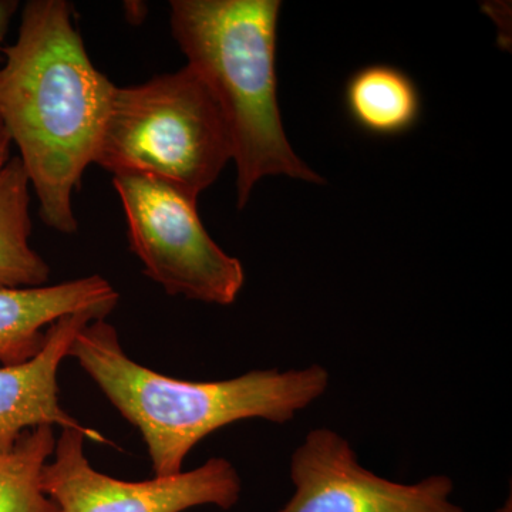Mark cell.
Here are the masks:
<instances>
[{
    "label": "cell",
    "mask_w": 512,
    "mask_h": 512,
    "mask_svg": "<svg viewBox=\"0 0 512 512\" xmlns=\"http://www.w3.org/2000/svg\"><path fill=\"white\" fill-rule=\"evenodd\" d=\"M0 117L47 227L79 229L74 190L96 163L117 86L94 67L64 0H30L19 35L3 47Z\"/></svg>",
    "instance_id": "obj_1"
},
{
    "label": "cell",
    "mask_w": 512,
    "mask_h": 512,
    "mask_svg": "<svg viewBox=\"0 0 512 512\" xmlns=\"http://www.w3.org/2000/svg\"><path fill=\"white\" fill-rule=\"evenodd\" d=\"M69 357L140 431L154 477L183 473L192 448L228 424L251 419L288 423L326 393L330 380L320 365L251 370L220 382L174 379L134 362L106 319L80 330Z\"/></svg>",
    "instance_id": "obj_2"
},
{
    "label": "cell",
    "mask_w": 512,
    "mask_h": 512,
    "mask_svg": "<svg viewBox=\"0 0 512 512\" xmlns=\"http://www.w3.org/2000/svg\"><path fill=\"white\" fill-rule=\"evenodd\" d=\"M171 29L188 64L210 87L231 134L238 208L271 175L323 184L292 150L276 96L279 0H174Z\"/></svg>",
    "instance_id": "obj_3"
},
{
    "label": "cell",
    "mask_w": 512,
    "mask_h": 512,
    "mask_svg": "<svg viewBox=\"0 0 512 512\" xmlns=\"http://www.w3.org/2000/svg\"><path fill=\"white\" fill-rule=\"evenodd\" d=\"M234 156L220 104L185 66L150 82L116 87L96 164L140 174L198 200Z\"/></svg>",
    "instance_id": "obj_4"
},
{
    "label": "cell",
    "mask_w": 512,
    "mask_h": 512,
    "mask_svg": "<svg viewBox=\"0 0 512 512\" xmlns=\"http://www.w3.org/2000/svg\"><path fill=\"white\" fill-rule=\"evenodd\" d=\"M113 185L144 275L168 295L221 306L237 301L244 266L208 234L195 198L147 175H114Z\"/></svg>",
    "instance_id": "obj_5"
},
{
    "label": "cell",
    "mask_w": 512,
    "mask_h": 512,
    "mask_svg": "<svg viewBox=\"0 0 512 512\" xmlns=\"http://www.w3.org/2000/svg\"><path fill=\"white\" fill-rule=\"evenodd\" d=\"M86 440L82 430L62 429L53 460L43 468V491L59 512H184L202 505L231 510L241 498V477L227 458H211L178 476L124 481L90 466Z\"/></svg>",
    "instance_id": "obj_6"
},
{
    "label": "cell",
    "mask_w": 512,
    "mask_h": 512,
    "mask_svg": "<svg viewBox=\"0 0 512 512\" xmlns=\"http://www.w3.org/2000/svg\"><path fill=\"white\" fill-rule=\"evenodd\" d=\"M295 493L278 512H466L454 503V481L433 474L402 484L360 464L348 439L329 427L306 434L289 463Z\"/></svg>",
    "instance_id": "obj_7"
},
{
    "label": "cell",
    "mask_w": 512,
    "mask_h": 512,
    "mask_svg": "<svg viewBox=\"0 0 512 512\" xmlns=\"http://www.w3.org/2000/svg\"><path fill=\"white\" fill-rule=\"evenodd\" d=\"M106 316L99 311L63 316L47 329L39 355L20 365L0 367V456L9 453L26 431L40 426L82 430L96 443L113 444L63 410L57 384L59 367L69 357L80 330Z\"/></svg>",
    "instance_id": "obj_8"
},
{
    "label": "cell",
    "mask_w": 512,
    "mask_h": 512,
    "mask_svg": "<svg viewBox=\"0 0 512 512\" xmlns=\"http://www.w3.org/2000/svg\"><path fill=\"white\" fill-rule=\"evenodd\" d=\"M119 298L100 275L39 288L0 289V363L29 362L45 346L47 329L56 320L84 311L109 316Z\"/></svg>",
    "instance_id": "obj_9"
},
{
    "label": "cell",
    "mask_w": 512,
    "mask_h": 512,
    "mask_svg": "<svg viewBox=\"0 0 512 512\" xmlns=\"http://www.w3.org/2000/svg\"><path fill=\"white\" fill-rule=\"evenodd\" d=\"M343 100L350 120L370 136H403L419 123V89L409 74L390 64H369L353 73Z\"/></svg>",
    "instance_id": "obj_10"
},
{
    "label": "cell",
    "mask_w": 512,
    "mask_h": 512,
    "mask_svg": "<svg viewBox=\"0 0 512 512\" xmlns=\"http://www.w3.org/2000/svg\"><path fill=\"white\" fill-rule=\"evenodd\" d=\"M30 183L18 156L0 168V289L39 288L50 266L30 245Z\"/></svg>",
    "instance_id": "obj_11"
},
{
    "label": "cell",
    "mask_w": 512,
    "mask_h": 512,
    "mask_svg": "<svg viewBox=\"0 0 512 512\" xmlns=\"http://www.w3.org/2000/svg\"><path fill=\"white\" fill-rule=\"evenodd\" d=\"M52 426L26 431L0 456V512H59L42 488V473L55 451Z\"/></svg>",
    "instance_id": "obj_12"
},
{
    "label": "cell",
    "mask_w": 512,
    "mask_h": 512,
    "mask_svg": "<svg viewBox=\"0 0 512 512\" xmlns=\"http://www.w3.org/2000/svg\"><path fill=\"white\" fill-rule=\"evenodd\" d=\"M18 8L19 3L15 0H0V60L3 59V42Z\"/></svg>",
    "instance_id": "obj_13"
},
{
    "label": "cell",
    "mask_w": 512,
    "mask_h": 512,
    "mask_svg": "<svg viewBox=\"0 0 512 512\" xmlns=\"http://www.w3.org/2000/svg\"><path fill=\"white\" fill-rule=\"evenodd\" d=\"M10 148H12V140H10L5 123H3L2 117H0V168L12 158L10 156Z\"/></svg>",
    "instance_id": "obj_14"
},
{
    "label": "cell",
    "mask_w": 512,
    "mask_h": 512,
    "mask_svg": "<svg viewBox=\"0 0 512 512\" xmlns=\"http://www.w3.org/2000/svg\"><path fill=\"white\" fill-rule=\"evenodd\" d=\"M494 512H512V498L511 495H508L507 500L504 501V504L501 507H498Z\"/></svg>",
    "instance_id": "obj_15"
}]
</instances>
